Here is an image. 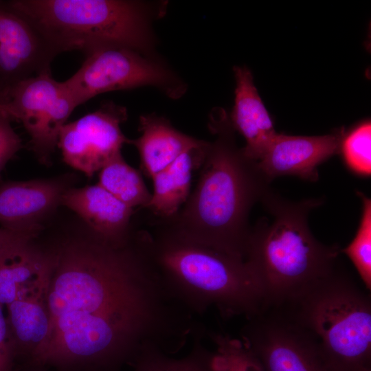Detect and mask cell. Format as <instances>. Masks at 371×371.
<instances>
[{
	"label": "cell",
	"instance_id": "6da1fadb",
	"mask_svg": "<svg viewBox=\"0 0 371 371\" xmlns=\"http://www.w3.org/2000/svg\"><path fill=\"white\" fill-rule=\"evenodd\" d=\"M146 252L137 234L122 245L93 235L68 240L50 252L52 330L81 332L110 347L170 339L183 311Z\"/></svg>",
	"mask_w": 371,
	"mask_h": 371
},
{
	"label": "cell",
	"instance_id": "7a4b0ae2",
	"mask_svg": "<svg viewBox=\"0 0 371 371\" xmlns=\"http://www.w3.org/2000/svg\"><path fill=\"white\" fill-rule=\"evenodd\" d=\"M208 126L215 139L209 142L194 190L175 216L155 219L179 235L245 260L249 215L271 181L238 148L225 111L212 112Z\"/></svg>",
	"mask_w": 371,
	"mask_h": 371
},
{
	"label": "cell",
	"instance_id": "3957f363",
	"mask_svg": "<svg viewBox=\"0 0 371 371\" xmlns=\"http://www.w3.org/2000/svg\"><path fill=\"white\" fill-rule=\"evenodd\" d=\"M153 223L143 231L146 252L167 292L192 314L216 307L224 317L248 318L265 308L245 260Z\"/></svg>",
	"mask_w": 371,
	"mask_h": 371
},
{
	"label": "cell",
	"instance_id": "277c9868",
	"mask_svg": "<svg viewBox=\"0 0 371 371\" xmlns=\"http://www.w3.org/2000/svg\"><path fill=\"white\" fill-rule=\"evenodd\" d=\"M260 201L272 221L262 218L251 228L245 261L267 308L292 300L333 272L341 249L321 243L308 227V215L321 199L289 201L269 188Z\"/></svg>",
	"mask_w": 371,
	"mask_h": 371
},
{
	"label": "cell",
	"instance_id": "5b68a950",
	"mask_svg": "<svg viewBox=\"0 0 371 371\" xmlns=\"http://www.w3.org/2000/svg\"><path fill=\"white\" fill-rule=\"evenodd\" d=\"M30 21L59 54L88 56L126 48L148 56L155 43L153 22L165 3L135 0H13L7 1Z\"/></svg>",
	"mask_w": 371,
	"mask_h": 371
},
{
	"label": "cell",
	"instance_id": "8992f818",
	"mask_svg": "<svg viewBox=\"0 0 371 371\" xmlns=\"http://www.w3.org/2000/svg\"><path fill=\"white\" fill-rule=\"evenodd\" d=\"M282 309L317 342L328 371L370 367L371 300L337 268Z\"/></svg>",
	"mask_w": 371,
	"mask_h": 371
},
{
	"label": "cell",
	"instance_id": "52a82bcc",
	"mask_svg": "<svg viewBox=\"0 0 371 371\" xmlns=\"http://www.w3.org/2000/svg\"><path fill=\"white\" fill-rule=\"evenodd\" d=\"M76 106L106 92L153 87L172 99L181 98L186 85L153 56L126 48L105 49L88 56L64 81Z\"/></svg>",
	"mask_w": 371,
	"mask_h": 371
},
{
	"label": "cell",
	"instance_id": "ba28073f",
	"mask_svg": "<svg viewBox=\"0 0 371 371\" xmlns=\"http://www.w3.org/2000/svg\"><path fill=\"white\" fill-rule=\"evenodd\" d=\"M3 110L20 121L30 146L43 164L49 163L60 130L77 107L64 82L43 74L20 82L0 95Z\"/></svg>",
	"mask_w": 371,
	"mask_h": 371
},
{
	"label": "cell",
	"instance_id": "9c48e42d",
	"mask_svg": "<svg viewBox=\"0 0 371 371\" xmlns=\"http://www.w3.org/2000/svg\"><path fill=\"white\" fill-rule=\"evenodd\" d=\"M247 319L241 341L265 371H328L315 339L281 308L267 307Z\"/></svg>",
	"mask_w": 371,
	"mask_h": 371
},
{
	"label": "cell",
	"instance_id": "30bf717a",
	"mask_svg": "<svg viewBox=\"0 0 371 371\" xmlns=\"http://www.w3.org/2000/svg\"><path fill=\"white\" fill-rule=\"evenodd\" d=\"M127 117L126 107L106 102L95 111L66 123L58 142L64 161L88 177L93 176L128 143L121 130Z\"/></svg>",
	"mask_w": 371,
	"mask_h": 371
},
{
	"label": "cell",
	"instance_id": "8fae6325",
	"mask_svg": "<svg viewBox=\"0 0 371 371\" xmlns=\"http://www.w3.org/2000/svg\"><path fill=\"white\" fill-rule=\"evenodd\" d=\"M58 54L30 21L0 1V95L21 81L51 74Z\"/></svg>",
	"mask_w": 371,
	"mask_h": 371
},
{
	"label": "cell",
	"instance_id": "7c38bea8",
	"mask_svg": "<svg viewBox=\"0 0 371 371\" xmlns=\"http://www.w3.org/2000/svg\"><path fill=\"white\" fill-rule=\"evenodd\" d=\"M344 133L340 129L317 136L277 133L258 166L270 181L284 175L315 181L319 179L318 166L339 153Z\"/></svg>",
	"mask_w": 371,
	"mask_h": 371
},
{
	"label": "cell",
	"instance_id": "4fadbf2b",
	"mask_svg": "<svg viewBox=\"0 0 371 371\" xmlns=\"http://www.w3.org/2000/svg\"><path fill=\"white\" fill-rule=\"evenodd\" d=\"M51 271L50 254L49 262L41 275L6 305L14 356L23 355L27 362L41 351L49 338L51 319L47 295Z\"/></svg>",
	"mask_w": 371,
	"mask_h": 371
},
{
	"label": "cell",
	"instance_id": "5bb4252c",
	"mask_svg": "<svg viewBox=\"0 0 371 371\" xmlns=\"http://www.w3.org/2000/svg\"><path fill=\"white\" fill-rule=\"evenodd\" d=\"M60 204L76 212L87 223L93 236L102 241L122 245L133 236L131 220L134 209L98 183L67 188L60 197Z\"/></svg>",
	"mask_w": 371,
	"mask_h": 371
},
{
	"label": "cell",
	"instance_id": "9a60e30c",
	"mask_svg": "<svg viewBox=\"0 0 371 371\" xmlns=\"http://www.w3.org/2000/svg\"><path fill=\"white\" fill-rule=\"evenodd\" d=\"M67 189L60 180L7 181L0 185V225L25 230L41 226L38 221L60 204Z\"/></svg>",
	"mask_w": 371,
	"mask_h": 371
},
{
	"label": "cell",
	"instance_id": "2e32d148",
	"mask_svg": "<svg viewBox=\"0 0 371 371\" xmlns=\"http://www.w3.org/2000/svg\"><path fill=\"white\" fill-rule=\"evenodd\" d=\"M233 70L236 88L229 120L234 131L245 139V145L241 148L244 155L258 161L278 133L254 85L251 71L240 66H235Z\"/></svg>",
	"mask_w": 371,
	"mask_h": 371
},
{
	"label": "cell",
	"instance_id": "e0dca14e",
	"mask_svg": "<svg viewBox=\"0 0 371 371\" xmlns=\"http://www.w3.org/2000/svg\"><path fill=\"white\" fill-rule=\"evenodd\" d=\"M141 135L128 139L137 150L140 170L151 178L161 171L184 152L205 143L176 129L170 122L155 113L142 115L139 119Z\"/></svg>",
	"mask_w": 371,
	"mask_h": 371
},
{
	"label": "cell",
	"instance_id": "ac0fdd59",
	"mask_svg": "<svg viewBox=\"0 0 371 371\" xmlns=\"http://www.w3.org/2000/svg\"><path fill=\"white\" fill-rule=\"evenodd\" d=\"M209 142L181 154L168 167L153 175V192L146 207L155 218L175 216L190 194L193 170L201 167Z\"/></svg>",
	"mask_w": 371,
	"mask_h": 371
},
{
	"label": "cell",
	"instance_id": "d6986e66",
	"mask_svg": "<svg viewBox=\"0 0 371 371\" xmlns=\"http://www.w3.org/2000/svg\"><path fill=\"white\" fill-rule=\"evenodd\" d=\"M24 240L0 251V304L8 305L44 271L50 260L43 252Z\"/></svg>",
	"mask_w": 371,
	"mask_h": 371
},
{
	"label": "cell",
	"instance_id": "ffe728a7",
	"mask_svg": "<svg viewBox=\"0 0 371 371\" xmlns=\"http://www.w3.org/2000/svg\"><path fill=\"white\" fill-rule=\"evenodd\" d=\"M98 184L126 205L146 208L152 194L139 170L129 166L121 153L100 170Z\"/></svg>",
	"mask_w": 371,
	"mask_h": 371
},
{
	"label": "cell",
	"instance_id": "44dd1931",
	"mask_svg": "<svg viewBox=\"0 0 371 371\" xmlns=\"http://www.w3.org/2000/svg\"><path fill=\"white\" fill-rule=\"evenodd\" d=\"M201 334L194 335L191 349L182 357H171L156 346L145 348L132 363L133 371H216L214 352L203 346Z\"/></svg>",
	"mask_w": 371,
	"mask_h": 371
},
{
	"label": "cell",
	"instance_id": "7402d4cb",
	"mask_svg": "<svg viewBox=\"0 0 371 371\" xmlns=\"http://www.w3.org/2000/svg\"><path fill=\"white\" fill-rule=\"evenodd\" d=\"M215 348L216 371H265L259 359L241 341L220 333H207Z\"/></svg>",
	"mask_w": 371,
	"mask_h": 371
},
{
	"label": "cell",
	"instance_id": "603a6c76",
	"mask_svg": "<svg viewBox=\"0 0 371 371\" xmlns=\"http://www.w3.org/2000/svg\"><path fill=\"white\" fill-rule=\"evenodd\" d=\"M362 203L361 216L356 234L340 252L346 254L354 265L368 290L371 289V200L357 192Z\"/></svg>",
	"mask_w": 371,
	"mask_h": 371
},
{
	"label": "cell",
	"instance_id": "cb8c5ba5",
	"mask_svg": "<svg viewBox=\"0 0 371 371\" xmlns=\"http://www.w3.org/2000/svg\"><path fill=\"white\" fill-rule=\"evenodd\" d=\"M339 152L353 173L363 177L371 174V123L365 120L344 133Z\"/></svg>",
	"mask_w": 371,
	"mask_h": 371
},
{
	"label": "cell",
	"instance_id": "d4e9b609",
	"mask_svg": "<svg viewBox=\"0 0 371 371\" xmlns=\"http://www.w3.org/2000/svg\"><path fill=\"white\" fill-rule=\"evenodd\" d=\"M12 118L0 109V175L7 163L22 148V140L11 125Z\"/></svg>",
	"mask_w": 371,
	"mask_h": 371
},
{
	"label": "cell",
	"instance_id": "484cf974",
	"mask_svg": "<svg viewBox=\"0 0 371 371\" xmlns=\"http://www.w3.org/2000/svg\"><path fill=\"white\" fill-rule=\"evenodd\" d=\"M14 358L6 317L0 304V371H12Z\"/></svg>",
	"mask_w": 371,
	"mask_h": 371
},
{
	"label": "cell",
	"instance_id": "4316f807",
	"mask_svg": "<svg viewBox=\"0 0 371 371\" xmlns=\"http://www.w3.org/2000/svg\"><path fill=\"white\" fill-rule=\"evenodd\" d=\"M41 229V225L25 230H14L1 227L0 228V251L16 242L34 239Z\"/></svg>",
	"mask_w": 371,
	"mask_h": 371
},
{
	"label": "cell",
	"instance_id": "83f0119b",
	"mask_svg": "<svg viewBox=\"0 0 371 371\" xmlns=\"http://www.w3.org/2000/svg\"><path fill=\"white\" fill-rule=\"evenodd\" d=\"M24 371H47L45 367L27 364L26 368Z\"/></svg>",
	"mask_w": 371,
	"mask_h": 371
},
{
	"label": "cell",
	"instance_id": "f1b7e54d",
	"mask_svg": "<svg viewBox=\"0 0 371 371\" xmlns=\"http://www.w3.org/2000/svg\"><path fill=\"white\" fill-rule=\"evenodd\" d=\"M359 371H371V367L363 368Z\"/></svg>",
	"mask_w": 371,
	"mask_h": 371
},
{
	"label": "cell",
	"instance_id": "f546056e",
	"mask_svg": "<svg viewBox=\"0 0 371 371\" xmlns=\"http://www.w3.org/2000/svg\"><path fill=\"white\" fill-rule=\"evenodd\" d=\"M0 109L3 110V106H2V105L1 104H0Z\"/></svg>",
	"mask_w": 371,
	"mask_h": 371
}]
</instances>
